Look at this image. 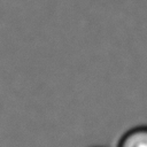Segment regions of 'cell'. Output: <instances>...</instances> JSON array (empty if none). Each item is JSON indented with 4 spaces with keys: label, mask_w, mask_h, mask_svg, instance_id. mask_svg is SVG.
<instances>
[{
    "label": "cell",
    "mask_w": 147,
    "mask_h": 147,
    "mask_svg": "<svg viewBox=\"0 0 147 147\" xmlns=\"http://www.w3.org/2000/svg\"><path fill=\"white\" fill-rule=\"evenodd\" d=\"M117 147H147V126H137L125 132Z\"/></svg>",
    "instance_id": "obj_1"
}]
</instances>
